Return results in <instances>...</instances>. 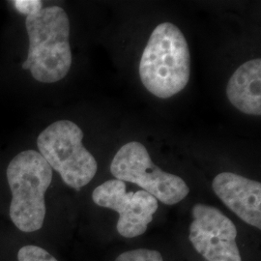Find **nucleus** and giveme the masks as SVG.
Segmentation results:
<instances>
[{"label":"nucleus","instance_id":"f257e3e1","mask_svg":"<svg viewBox=\"0 0 261 261\" xmlns=\"http://www.w3.org/2000/svg\"><path fill=\"white\" fill-rule=\"evenodd\" d=\"M25 28L29 47L22 69L43 84L63 80L72 66L70 19L65 10L59 6L43 8L27 17Z\"/></svg>","mask_w":261,"mask_h":261},{"label":"nucleus","instance_id":"f03ea898","mask_svg":"<svg viewBox=\"0 0 261 261\" xmlns=\"http://www.w3.org/2000/svg\"><path fill=\"white\" fill-rule=\"evenodd\" d=\"M191 58L186 38L170 22L153 30L140 58L141 83L150 93L168 99L189 83Z\"/></svg>","mask_w":261,"mask_h":261},{"label":"nucleus","instance_id":"7ed1b4c3","mask_svg":"<svg viewBox=\"0 0 261 261\" xmlns=\"http://www.w3.org/2000/svg\"><path fill=\"white\" fill-rule=\"evenodd\" d=\"M6 175L12 192L9 213L13 224L23 232L41 229L53 169L38 151L25 150L12 159Z\"/></svg>","mask_w":261,"mask_h":261},{"label":"nucleus","instance_id":"20e7f679","mask_svg":"<svg viewBox=\"0 0 261 261\" xmlns=\"http://www.w3.org/2000/svg\"><path fill=\"white\" fill-rule=\"evenodd\" d=\"M84 132L74 122H54L38 136L39 153L67 186L81 189L97 173L98 164L83 144Z\"/></svg>","mask_w":261,"mask_h":261},{"label":"nucleus","instance_id":"39448f33","mask_svg":"<svg viewBox=\"0 0 261 261\" xmlns=\"http://www.w3.org/2000/svg\"><path fill=\"white\" fill-rule=\"evenodd\" d=\"M111 172L117 180L140 186L167 205L182 201L190 192L182 178L155 166L145 146L138 141L126 143L117 151L112 159Z\"/></svg>","mask_w":261,"mask_h":261},{"label":"nucleus","instance_id":"423d86ee","mask_svg":"<svg viewBox=\"0 0 261 261\" xmlns=\"http://www.w3.org/2000/svg\"><path fill=\"white\" fill-rule=\"evenodd\" d=\"M98 206L119 214L117 231L123 237L134 238L144 233L158 209V200L144 191L126 192L125 183L117 179L106 181L92 193Z\"/></svg>","mask_w":261,"mask_h":261},{"label":"nucleus","instance_id":"0eeeda50","mask_svg":"<svg viewBox=\"0 0 261 261\" xmlns=\"http://www.w3.org/2000/svg\"><path fill=\"white\" fill-rule=\"evenodd\" d=\"M189 239L207 261H242L231 220L213 206L196 204Z\"/></svg>","mask_w":261,"mask_h":261},{"label":"nucleus","instance_id":"6e6552de","mask_svg":"<svg viewBox=\"0 0 261 261\" xmlns=\"http://www.w3.org/2000/svg\"><path fill=\"white\" fill-rule=\"evenodd\" d=\"M212 188L224 205L245 223L261 228V184L232 172L214 178Z\"/></svg>","mask_w":261,"mask_h":261},{"label":"nucleus","instance_id":"1a4fd4ad","mask_svg":"<svg viewBox=\"0 0 261 261\" xmlns=\"http://www.w3.org/2000/svg\"><path fill=\"white\" fill-rule=\"evenodd\" d=\"M261 59L240 66L228 81L226 95L231 105L246 114H261Z\"/></svg>","mask_w":261,"mask_h":261},{"label":"nucleus","instance_id":"9d476101","mask_svg":"<svg viewBox=\"0 0 261 261\" xmlns=\"http://www.w3.org/2000/svg\"><path fill=\"white\" fill-rule=\"evenodd\" d=\"M19 261H58L54 255L41 247L28 245L18 252Z\"/></svg>","mask_w":261,"mask_h":261},{"label":"nucleus","instance_id":"9b49d317","mask_svg":"<svg viewBox=\"0 0 261 261\" xmlns=\"http://www.w3.org/2000/svg\"><path fill=\"white\" fill-rule=\"evenodd\" d=\"M115 261H164L160 252L148 249H138L121 253Z\"/></svg>","mask_w":261,"mask_h":261},{"label":"nucleus","instance_id":"f8f14e48","mask_svg":"<svg viewBox=\"0 0 261 261\" xmlns=\"http://www.w3.org/2000/svg\"><path fill=\"white\" fill-rule=\"evenodd\" d=\"M13 3L15 9L19 14L25 15L27 17L34 15L43 9V2L40 0H14Z\"/></svg>","mask_w":261,"mask_h":261}]
</instances>
